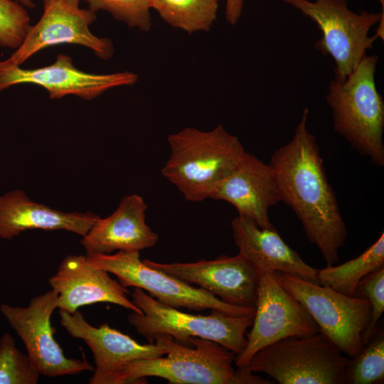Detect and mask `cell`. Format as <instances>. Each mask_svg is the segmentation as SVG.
Masks as SVG:
<instances>
[{
  "label": "cell",
  "mask_w": 384,
  "mask_h": 384,
  "mask_svg": "<svg viewBox=\"0 0 384 384\" xmlns=\"http://www.w3.org/2000/svg\"><path fill=\"white\" fill-rule=\"evenodd\" d=\"M58 307L53 289L34 297L26 307L8 304L0 311L23 343L32 364L40 375L58 377L93 371L86 360L68 358L54 338L50 318Z\"/></svg>",
  "instance_id": "30bf717a"
},
{
  "label": "cell",
  "mask_w": 384,
  "mask_h": 384,
  "mask_svg": "<svg viewBox=\"0 0 384 384\" xmlns=\"http://www.w3.org/2000/svg\"><path fill=\"white\" fill-rule=\"evenodd\" d=\"M243 0H225L226 21L234 26L239 20L243 7Z\"/></svg>",
  "instance_id": "83f0119b"
},
{
  "label": "cell",
  "mask_w": 384,
  "mask_h": 384,
  "mask_svg": "<svg viewBox=\"0 0 384 384\" xmlns=\"http://www.w3.org/2000/svg\"><path fill=\"white\" fill-rule=\"evenodd\" d=\"M154 343L166 356L137 360L111 376L107 384L145 383L146 377H159L172 384H267L245 366L235 369V354L217 342L190 337L183 346L169 335H157Z\"/></svg>",
  "instance_id": "7a4b0ae2"
},
{
  "label": "cell",
  "mask_w": 384,
  "mask_h": 384,
  "mask_svg": "<svg viewBox=\"0 0 384 384\" xmlns=\"http://www.w3.org/2000/svg\"><path fill=\"white\" fill-rule=\"evenodd\" d=\"M90 263L114 274L124 287H134L166 306L193 311L218 310L233 316L254 317L255 307H241L226 304L200 287L146 265L139 252L119 250L113 255H87Z\"/></svg>",
  "instance_id": "9c48e42d"
},
{
  "label": "cell",
  "mask_w": 384,
  "mask_h": 384,
  "mask_svg": "<svg viewBox=\"0 0 384 384\" xmlns=\"http://www.w3.org/2000/svg\"><path fill=\"white\" fill-rule=\"evenodd\" d=\"M316 23L322 33L314 46L335 63L334 79L344 80L356 68L377 38L384 37V0L382 13L351 11L347 0H280Z\"/></svg>",
  "instance_id": "5b68a950"
},
{
  "label": "cell",
  "mask_w": 384,
  "mask_h": 384,
  "mask_svg": "<svg viewBox=\"0 0 384 384\" xmlns=\"http://www.w3.org/2000/svg\"><path fill=\"white\" fill-rule=\"evenodd\" d=\"M351 358L321 332L281 339L258 351L245 366L279 384H346Z\"/></svg>",
  "instance_id": "8992f818"
},
{
  "label": "cell",
  "mask_w": 384,
  "mask_h": 384,
  "mask_svg": "<svg viewBox=\"0 0 384 384\" xmlns=\"http://www.w3.org/2000/svg\"><path fill=\"white\" fill-rule=\"evenodd\" d=\"M59 313L65 330L70 336L84 341L92 353L95 366L90 384H107L111 376L130 362L166 355L164 349L154 343L141 344L107 323L99 327L92 326L78 310Z\"/></svg>",
  "instance_id": "9a60e30c"
},
{
  "label": "cell",
  "mask_w": 384,
  "mask_h": 384,
  "mask_svg": "<svg viewBox=\"0 0 384 384\" xmlns=\"http://www.w3.org/2000/svg\"><path fill=\"white\" fill-rule=\"evenodd\" d=\"M147 205L137 194L124 197L110 216L100 218L82 237L87 255L110 254L114 250L140 251L154 247L158 235L146 224Z\"/></svg>",
  "instance_id": "ac0fdd59"
},
{
  "label": "cell",
  "mask_w": 384,
  "mask_h": 384,
  "mask_svg": "<svg viewBox=\"0 0 384 384\" xmlns=\"http://www.w3.org/2000/svg\"><path fill=\"white\" fill-rule=\"evenodd\" d=\"M30 27V17L22 4L15 0H0V46L16 50Z\"/></svg>",
  "instance_id": "484cf974"
},
{
  "label": "cell",
  "mask_w": 384,
  "mask_h": 384,
  "mask_svg": "<svg viewBox=\"0 0 384 384\" xmlns=\"http://www.w3.org/2000/svg\"><path fill=\"white\" fill-rule=\"evenodd\" d=\"M88 9L109 12L116 20L129 27L144 31L151 28L150 0H84Z\"/></svg>",
  "instance_id": "d4e9b609"
},
{
  "label": "cell",
  "mask_w": 384,
  "mask_h": 384,
  "mask_svg": "<svg viewBox=\"0 0 384 384\" xmlns=\"http://www.w3.org/2000/svg\"><path fill=\"white\" fill-rule=\"evenodd\" d=\"M132 299L143 314L132 311L127 317L129 324L149 343H154L156 336L164 334L181 343H186L190 337L208 339L235 356L246 347V332L252 324V316H233L214 309L206 316L183 312L163 304L137 287Z\"/></svg>",
  "instance_id": "52a82bcc"
},
{
  "label": "cell",
  "mask_w": 384,
  "mask_h": 384,
  "mask_svg": "<svg viewBox=\"0 0 384 384\" xmlns=\"http://www.w3.org/2000/svg\"><path fill=\"white\" fill-rule=\"evenodd\" d=\"M378 56L366 55L343 81L332 80L326 101L334 130L378 166H384V102L375 80Z\"/></svg>",
  "instance_id": "277c9868"
},
{
  "label": "cell",
  "mask_w": 384,
  "mask_h": 384,
  "mask_svg": "<svg viewBox=\"0 0 384 384\" xmlns=\"http://www.w3.org/2000/svg\"><path fill=\"white\" fill-rule=\"evenodd\" d=\"M308 117L309 108L305 107L292 139L272 154L270 165L281 201L293 210L326 265H334L338 262L348 231L320 148L307 127Z\"/></svg>",
  "instance_id": "6da1fadb"
},
{
  "label": "cell",
  "mask_w": 384,
  "mask_h": 384,
  "mask_svg": "<svg viewBox=\"0 0 384 384\" xmlns=\"http://www.w3.org/2000/svg\"><path fill=\"white\" fill-rule=\"evenodd\" d=\"M252 328L246 334L244 351L235 357L238 368L246 366L260 349L291 336L319 332L313 318L279 283L274 272L259 276L255 314Z\"/></svg>",
  "instance_id": "8fae6325"
},
{
  "label": "cell",
  "mask_w": 384,
  "mask_h": 384,
  "mask_svg": "<svg viewBox=\"0 0 384 384\" xmlns=\"http://www.w3.org/2000/svg\"><path fill=\"white\" fill-rule=\"evenodd\" d=\"M95 20L96 13L90 9H81L63 0L45 1L39 21L31 26L22 43L6 60L21 65L41 50L65 43L85 46L99 58L109 60L114 52L113 43L91 32L90 26Z\"/></svg>",
  "instance_id": "7c38bea8"
},
{
  "label": "cell",
  "mask_w": 384,
  "mask_h": 384,
  "mask_svg": "<svg viewBox=\"0 0 384 384\" xmlns=\"http://www.w3.org/2000/svg\"><path fill=\"white\" fill-rule=\"evenodd\" d=\"M100 217L91 212L65 213L31 201L14 190L0 196V238L33 229L63 230L83 237Z\"/></svg>",
  "instance_id": "ffe728a7"
},
{
  "label": "cell",
  "mask_w": 384,
  "mask_h": 384,
  "mask_svg": "<svg viewBox=\"0 0 384 384\" xmlns=\"http://www.w3.org/2000/svg\"><path fill=\"white\" fill-rule=\"evenodd\" d=\"M384 268V233L358 257L341 265L318 270L319 284L347 296H355L361 280Z\"/></svg>",
  "instance_id": "44dd1931"
},
{
  "label": "cell",
  "mask_w": 384,
  "mask_h": 384,
  "mask_svg": "<svg viewBox=\"0 0 384 384\" xmlns=\"http://www.w3.org/2000/svg\"><path fill=\"white\" fill-rule=\"evenodd\" d=\"M235 244L242 257L259 274L281 272L319 284L318 270L307 265L288 246L275 228H261L253 220L238 215L231 221Z\"/></svg>",
  "instance_id": "d6986e66"
},
{
  "label": "cell",
  "mask_w": 384,
  "mask_h": 384,
  "mask_svg": "<svg viewBox=\"0 0 384 384\" xmlns=\"http://www.w3.org/2000/svg\"><path fill=\"white\" fill-rule=\"evenodd\" d=\"M143 262L186 283L198 285L226 304L255 307L260 274L239 254L193 262L160 263L148 259Z\"/></svg>",
  "instance_id": "5bb4252c"
},
{
  "label": "cell",
  "mask_w": 384,
  "mask_h": 384,
  "mask_svg": "<svg viewBox=\"0 0 384 384\" xmlns=\"http://www.w3.org/2000/svg\"><path fill=\"white\" fill-rule=\"evenodd\" d=\"M355 296L367 299L371 308L370 320L363 336L364 345L375 331L384 311V268L363 278Z\"/></svg>",
  "instance_id": "4316f807"
},
{
  "label": "cell",
  "mask_w": 384,
  "mask_h": 384,
  "mask_svg": "<svg viewBox=\"0 0 384 384\" xmlns=\"http://www.w3.org/2000/svg\"><path fill=\"white\" fill-rule=\"evenodd\" d=\"M48 283L58 294L57 308L60 311L73 314L82 306L108 302L143 314L128 299L127 288L112 279L107 272L90 263L87 256L65 257Z\"/></svg>",
  "instance_id": "2e32d148"
},
{
  "label": "cell",
  "mask_w": 384,
  "mask_h": 384,
  "mask_svg": "<svg viewBox=\"0 0 384 384\" xmlns=\"http://www.w3.org/2000/svg\"><path fill=\"white\" fill-rule=\"evenodd\" d=\"M22 4L24 7L28 9H33L35 7V4L33 0H15Z\"/></svg>",
  "instance_id": "f1b7e54d"
},
{
  "label": "cell",
  "mask_w": 384,
  "mask_h": 384,
  "mask_svg": "<svg viewBox=\"0 0 384 384\" xmlns=\"http://www.w3.org/2000/svg\"><path fill=\"white\" fill-rule=\"evenodd\" d=\"M233 206L238 215L253 220L261 228H274L269 209L281 202L272 169L246 151L234 170L212 191L210 198Z\"/></svg>",
  "instance_id": "e0dca14e"
},
{
  "label": "cell",
  "mask_w": 384,
  "mask_h": 384,
  "mask_svg": "<svg viewBox=\"0 0 384 384\" xmlns=\"http://www.w3.org/2000/svg\"><path fill=\"white\" fill-rule=\"evenodd\" d=\"M150 4L169 25L193 33L210 29L218 0H150Z\"/></svg>",
  "instance_id": "7402d4cb"
},
{
  "label": "cell",
  "mask_w": 384,
  "mask_h": 384,
  "mask_svg": "<svg viewBox=\"0 0 384 384\" xmlns=\"http://www.w3.org/2000/svg\"><path fill=\"white\" fill-rule=\"evenodd\" d=\"M348 384L383 383L384 380V331L378 325L359 353L351 358L346 369Z\"/></svg>",
  "instance_id": "603a6c76"
},
{
  "label": "cell",
  "mask_w": 384,
  "mask_h": 384,
  "mask_svg": "<svg viewBox=\"0 0 384 384\" xmlns=\"http://www.w3.org/2000/svg\"><path fill=\"white\" fill-rule=\"evenodd\" d=\"M47 1L48 0H43V2ZM63 1L74 6H79L81 0H63Z\"/></svg>",
  "instance_id": "f546056e"
},
{
  "label": "cell",
  "mask_w": 384,
  "mask_h": 384,
  "mask_svg": "<svg viewBox=\"0 0 384 384\" xmlns=\"http://www.w3.org/2000/svg\"><path fill=\"white\" fill-rule=\"evenodd\" d=\"M167 140L171 153L161 174L191 202L209 198L246 153L238 138L221 124L207 132L186 127Z\"/></svg>",
  "instance_id": "3957f363"
},
{
  "label": "cell",
  "mask_w": 384,
  "mask_h": 384,
  "mask_svg": "<svg viewBox=\"0 0 384 384\" xmlns=\"http://www.w3.org/2000/svg\"><path fill=\"white\" fill-rule=\"evenodd\" d=\"M137 80V75L130 71L97 74L81 70L65 54H58L53 63L35 69L0 60V92L16 85L33 84L44 88L50 99L73 95L91 100L112 88L132 85Z\"/></svg>",
  "instance_id": "4fadbf2b"
},
{
  "label": "cell",
  "mask_w": 384,
  "mask_h": 384,
  "mask_svg": "<svg viewBox=\"0 0 384 384\" xmlns=\"http://www.w3.org/2000/svg\"><path fill=\"white\" fill-rule=\"evenodd\" d=\"M274 273L281 285L309 312L319 331L345 355L354 358L363 346V336L370 320L368 300L294 275Z\"/></svg>",
  "instance_id": "ba28073f"
},
{
  "label": "cell",
  "mask_w": 384,
  "mask_h": 384,
  "mask_svg": "<svg viewBox=\"0 0 384 384\" xmlns=\"http://www.w3.org/2000/svg\"><path fill=\"white\" fill-rule=\"evenodd\" d=\"M39 376L27 353L18 349L11 334L4 333L0 337V384H36Z\"/></svg>",
  "instance_id": "cb8c5ba5"
}]
</instances>
